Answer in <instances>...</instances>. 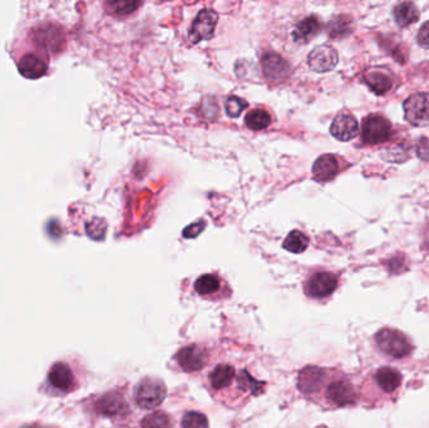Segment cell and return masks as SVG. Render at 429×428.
I'll return each instance as SVG.
<instances>
[{"mask_svg":"<svg viewBox=\"0 0 429 428\" xmlns=\"http://www.w3.org/2000/svg\"><path fill=\"white\" fill-rule=\"evenodd\" d=\"M301 393L319 405L329 408L354 406L359 395L347 375L335 370L306 367L298 380Z\"/></svg>","mask_w":429,"mask_h":428,"instance_id":"cell-1","label":"cell"},{"mask_svg":"<svg viewBox=\"0 0 429 428\" xmlns=\"http://www.w3.org/2000/svg\"><path fill=\"white\" fill-rule=\"evenodd\" d=\"M374 341L376 347L383 353L394 359L404 358L413 351V346L409 338L394 328H383L376 333Z\"/></svg>","mask_w":429,"mask_h":428,"instance_id":"cell-2","label":"cell"},{"mask_svg":"<svg viewBox=\"0 0 429 428\" xmlns=\"http://www.w3.org/2000/svg\"><path fill=\"white\" fill-rule=\"evenodd\" d=\"M167 396L166 385L158 378L147 377L134 387V402L142 410H155Z\"/></svg>","mask_w":429,"mask_h":428,"instance_id":"cell-3","label":"cell"},{"mask_svg":"<svg viewBox=\"0 0 429 428\" xmlns=\"http://www.w3.org/2000/svg\"><path fill=\"white\" fill-rule=\"evenodd\" d=\"M339 278L337 274L327 270H317L306 279L304 291L309 298L322 299L333 294L338 288Z\"/></svg>","mask_w":429,"mask_h":428,"instance_id":"cell-4","label":"cell"},{"mask_svg":"<svg viewBox=\"0 0 429 428\" xmlns=\"http://www.w3.org/2000/svg\"><path fill=\"white\" fill-rule=\"evenodd\" d=\"M32 41L37 48L47 53H60L65 48V33L54 24H44L33 31Z\"/></svg>","mask_w":429,"mask_h":428,"instance_id":"cell-5","label":"cell"},{"mask_svg":"<svg viewBox=\"0 0 429 428\" xmlns=\"http://www.w3.org/2000/svg\"><path fill=\"white\" fill-rule=\"evenodd\" d=\"M368 382H370V385L376 387V396L391 398V397H396L397 392L399 391L402 385L403 377L401 372L396 368L381 367L369 377Z\"/></svg>","mask_w":429,"mask_h":428,"instance_id":"cell-6","label":"cell"},{"mask_svg":"<svg viewBox=\"0 0 429 428\" xmlns=\"http://www.w3.org/2000/svg\"><path fill=\"white\" fill-rule=\"evenodd\" d=\"M392 136V124L381 114H371L363 121L362 139L366 145H379Z\"/></svg>","mask_w":429,"mask_h":428,"instance_id":"cell-7","label":"cell"},{"mask_svg":"<svg viewBox=\"0 0 429 428\" xmlns=\"http://www.w3.org/2000/svg\"><path fill=\"white\" fill-rule=\"evenodd\" d=\"M404 116L411 124L424 127L429 124V93H414L403 103Z\"/></svg>","mask_w":429,"mask_h":428,"instance_id":"cell-8","label":"cell"},{"mask_svg":"<svg viewBox=\"0 0 429 428\" xmlns=\"http://www.w3.org/2000/svg\"><path fill=\"white\" fill-rule=\"evenodd\" d=\"M176 360L183 370L188 373L199 372L202 370L206 364L209 363V351L204 346L200 344H190L178 351L176 354Z\"/></svg>","mask_w":429,"mask_h":428,"instance_id":"cell-9","label":"cell"},{"mask_svg":"<svg viewBox=\"0 0 429 428\" xmlns=\"http://www.w3.org/2000/svg\"><path fill=\"white\" fill-rule=\"evenodd\" d=\"M219 22L217 13L211 9H204L200 11L197 16L195 18L192 27L190 29L188 38L191 43L197 44L201 41H209L214 37V29Z\"/></svg>","mask_w":429,"mask_h":428,"instance_id":"cell-10","label":"cell"},{"mask_svg":"<svg viewBox=\"0 0 429 428\" xmlns=\"http://www.w3.org/2000/svg\"><path fill=\"white\" fill-rule=\"evenodd\" d=\"M338 52L329 46H319L313 49L308 57V65L311 70L325 73L333 70L338 65Z\"/></svg>","mask_w":429,"mask_h":428,"instance_id":"cell-11","label":"cell"},{"mask_svg":"<svg viewBox=\"0 0 429 428\" xmlns=\"http://www.w3.org/2000/svg\"><path fill=\"white\" fill-rule=\"evenodd\" d=\"M261 67L266 80L274 83H280L289 78L291 73L289 63L281 55L276 53H266L261 59Z\"/></svg>","mask_w":429,"mask_h":428,"instance_id":"cell-12","label":"cell"},{"mask_svg":"<svg viewBox=\"0 0 429 428\" xmlns=\"http://www.w3.org/2000/svg\"><path fill=\"white\" fill-rule=\"evenodd\" d=\"M225 287H227L225 280L214 273L201 275L193 284L195 291L206 299H220L221 296H225Z\"/></svg>","mask_w":429,"mask_h":428,"instance_id":"cell-13","label":"cell"},{"mask_svg":"<svg viewBox=\"0 0 429 428\" xmlns=\"http://www.w3.org/2000/svg\"><path fill=\"white\" fill-rule=\"evenodd\" d=\"M237 370L232 364H217L209 373V385L211 391L216 393L224 392L235 383Z\"/></svg>","mask_w":429,"mask_h":428,"instance_id":"cell-14","label":"cell"},{"mask_svg":"<svg viewBox=\"0 0 429 428\" xmlns=\"http://www.w3.org/2000/svg\"><path fill=\"white\" fill-rule=\"evenodd\" d=\"M330 134L339 141H350L355 139L359 134V124L357 118L350 113H340L338 114L333 124L330 126Z\"/></svg>","mask_w":429,"mask_h":428,"instance_id":"cell-15","label":"cell"},{"mask_svg":"<svg viewBox=\"0 0 429 428\" xmlns=\"http://www.w3.org/2000/svg\"><path fill=\"white\" fill-rule=\"evenodd\" d=\"M340 172V161L334 155H322L314 162L313 176L317 182H327Z\"/></svg>","mask_w":429,"mask_h":428,"instance_id":"cell-16","label":"cell"},{"mask_svg":"<svg viewBox=\"0 0 429 428\" xmlns=\"http://www.w3.org/2000/svg\"><path fill=\"white\" fill-rule=\"evenodd\" d=\"M19 73L28 80H38L47 75L48 65L43 59L34 53H28L23 55L18 63Z\"/></svg>","mask_w":429,"mask_h":428,"instance_id":"cell-17","label":"cell"},{"mask_svg":"<svg viewBox=\"0 0 429 428\" xmlns=\"http://www.w3.org/2000/svg\"><path fill=\"white\" fill-rule=\"evenodd\" d=\"M49 383L62 392H70L75 387V377L68 364H54L48 375Z\"/></svg>","mask_w":429,"mask_h":428,"instance_id":"cell-18","label":"cell"},{"mask_svg":"<svg viewBox=\"0 0 429 428\" xmlns=\"http://www.w3.org/2000/svg\"><path fill=\"white\" fill-rule=\"evenodd\" d=\"M364 80L370 90L376 95H386V92L392 90L393 83H394L392 75L388 70H381V68H371V70H366Z\"/></svg>","mask_w":429,"mask_h":428,"instance_id":"cell-19","label":"cell"},{"mask_svg":"<svg viewBox=\"0 0 429 428\" xmlns=\"http://www.w3.org/2000/svg\"><path fill=\"white\" fill-rule=\"evenodd\" d=\"M322 28V22L317 16H308L296 26L293 32V39L296 43H309L313 38L317 37L320 33Z\"/></svg>","mask_w":429,"mask_h":428,"instance_id":"cell-20","label":"cell"},{"mask_svg":"<svg viewBox=\"0 0 429 428\" xmlns=\"http://www.w3.org/2000/svg\"><path fill=\"white\" fill-rule=\"evenodd\" d=\"M393 16L398 26L404 28L418 22L419 11L412 1H403L394 8Z\"/></svg>","mask_w":429,"mask_h":428,"instance_id":"cell-21","label":"cell"},{"mask_svg":"<svg viewBox=\"0 0 429 428\" xmlns=\"http://www.w3.org/2000/svg\"><path fill=\"white\" fill-rule=\"evenodd\" d=\"M354 29V23L348 16H338L333 18L327 24V31L329 37L338 39L349 36Z\"/></svg>","mask_w":429,"mask_h":428,"instance_id":"cell-22","label":"cell"},{"mask_svg":"<svg viewBox=\"0 0 429 428\" xmlns=\"http://www.w3.org/2000/svg\"><path fill=\"white\" fill-rule=\"evenodd\" d=\"M99 408L102 413L107 416H117V414L124 413L129 406L124 401V397L119 396V393H116V392H112L107 396L103 397Z\"/></svg>","mask_w":429,"mask_h":428,"instance_id":"cell-23","label":"cell"},{"mask_svg":"<svg viewBox=\"0 0 429 428\" xmlns=\"http://www.w3.org/2000/svg\"><path fill=\"white\" fill-rule=\"evenodd\" d=\"M309 242H310V239L303 231L293 230L289 235L285 237L283 247L286 252H293V254H301L308 249Z\"/></svg>","mask_w":429,"mask_h":428,"instance_id":"cell-24","label":"cell"},{"mask_svg":"<svg viewBox=\"0 0 429 428\" xmlns=\"http://www.w3.org/2000/svg\"><path fill=\"white\" fill-rule=\"evenodd\" d=\"M245 124L252 131L268 129L271 124V116L264 109H252L247 113Z\"/></svg>","mask_w":429,"mask_h":428,"instance_id":"cell-25","label":"cell"},{"mask_svg":"<svg viewBox=\"0 0 429 428\" xmlns=\"http://www.w3.org/2000/svg\"><path fill=\"white\" fill-rule=\"evenodd\" d=\"M142 0H107L108 11L117 16H129L140 8Z\"/></svg>","mask_w":429,"mask_h":428,"instance_id":"cell-26","label":"cell"},{"mask_svg":"<svg viewBox=\"0 0 429 428\" xmlns=\"http://www.w3.org/2000/svg\"><path fill=\"white\" fill-rule=\"evenodd\" d=\"M247 106H249V103L245 100H242L240 97L232 96L227 98V101H226V113L229 117H239L242 111L247 108Z\"/></svg>","mask_w":429,"mask_h":428,"instance_id":"cell-27","label":"cell"},{"mask_svg":"<svg viewBox=\"0 0 429 428\" xmlns=\"http://www.w3.org/2000/svg\"><path fill=\"white\" fill-rule=\"evenodd\" d=\"M183 427H207L209 421L204 414L199 412H188L183 416Z\"/></svg>","mask_w":429,"mask_h":428,"instance_id":"cell-28","label":"cell"},{"mask_svg":"<svg viewBox=\"0 0 429 428\" xmlns=\"http://www.w3.org/2000/svg\"><path fill=\"white\" fill-rule=\"evenodd\" d=\"M141 426H145V427H165V426H171V422L168 419V416H166L165 413L157 412L153 414H150L141 422Z\"/></svg>","mask_w":429,"mask_h":428,"instance_id":"cell-29","label":"cell"},{"mask_svg":"<svg viewBox=\"0 0 429 428\" xmlns=\"http://www.w3.org/2000/svg\"><path fill=\"white\" fill-rule=\"evenodd\" d=\"M205 225H206V223H205L204 220H200L199 223H195V224H191V225H188L185 230H183V235L186 237V239H193V237H196V236L200 235L202 230L205 229Z\"/></svg>","mask_w":429,"mask_h":428,"instance_id":"cell-30","label":"cell"},{"mask_svg":"<svg viewBox=\"0 0 429 428\" xmlns=\"http://www.w3.org/2000/svg\"><path fill=\"white\" fill-rule=\"evenodd\" d=\"M417 42L420 47L429 48V21L424 23L417 34Z\"/></svg>","mask_w":429,"mask_h":428,"instance_id":"cell-31","label":"cell"},{"mask_svg":"<svg viewBox=\"0 0 429 428\" xmlns=\"http://www.w3.org/2000/svg\"><path fill=\"white\" fill-rule=\"evenodd\" d=\"M417 154L420 160L429 161V139L422 137L419 139Z\"/></svg>","mask_w":429,"mask_h":428,"instance_id":"cell-32","label":"cell"},{"mask_svg":"<svg viewBox=\"0 0 429 428\" xmlns=\"http://www.w3.org/2000/svg\"><path fill=\"white\" fill-rule=\"evenodd\" d=\"M422 247L429 252V224L424 226L423 234H422Z\"/></svg>","mask_w":429,"mask_h":428,"instance_id":"cell-33","label":"cell"}]
</instances>
